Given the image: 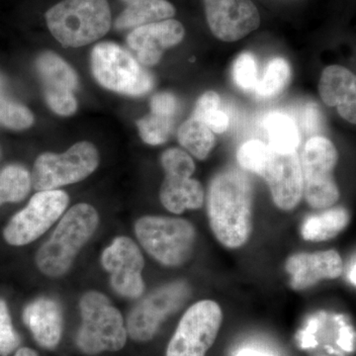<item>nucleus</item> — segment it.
<instances>
[{
	"label": "nucleus",
	"instance_id": "1",
	"mask_svg": "<svg viewBox=\"0 0 356 356\" xmlns=\"http://www.w3.org/2000/svg\"><path fill=\"white\" fill-rule=\"evenodd\" d=\"M211 229L225 247L238 248L252 233V189L247 175L236 170L220 172L208 191Z\"/></svg>",
	"mask_w": 356,
	"mask_h": 356
},
{
	"label": "nucleus",
	"instance_id": "2",
	"mask_svg": "<svg viewBox=\"0 0 356 356\" xmlns=\"http://www.w3.org/2000/svg\"><path fill=\"white\" fill-rule=\"evenodd\" d=\"M98 222V213L89 204L79 203L70 208L37 252L36 264L41 273L51 277L64 275L95 234Z\"/></svg>",
	"mask_w": 356,
	"mask_h": 356
},
{
	"label": "nucleus",
	"instance_id": "3",
	"mask_svg": "<svg viewBox=\"0 0 356 356\" xmlns=\"http://www.w3.org/2000/svg\"><path fill=\"white\" fill-rule=\"evenodd\" d=\"M46 21L60 44L79 48L108 33L111 11L107 0H63L47 11Z\"/></svg>",
	"mask_w": 356,
	"mask_h": 356
},
{
	"label": "nucleus",
	"instance_id": "4",
	"mask_svg": "<svg viewBox=\"0 0 356 356\" xmlns=\"http://www.w3.org/2000/svg\"><path fill=\"white\" fill-rule=\"evenodd\" d=\"M81 323L76 344L88 355L104 351H118L127 341V330L120 312L102 293L89 291L79 302Z\"/></svg>",
	"mask_w": 356,
	"mask_h": 356
},
{
	"label": "nucleus",
	"instance_id": "5",
	"mask_svg": "<svg viewBox=\"0 0 356 356\" xmlns=\"http://www.w3.org/2000/svg\"><path fill=\"white\" fill-rule=\"evenodd\" d=\"M135 233L149 255L166 266L188 261L195 243V229L179 218L146 216L136 222Z\"/></svg>",
	"mask_w": 356,
	"mask_h": 356
},
{
	"label": "nucleus",
	"instance_id": "6",
	"mask_svg": "<svg viewBox=\"0 0 356 356\" xmlns=\"http://www.w3.org/2000/svg\"><path fill=\"white\" fill-rule=\"evenodd\" d=\"M91 70L103 88L120 95L143 96L154 88V79L119 44L103 42L91 51Z\"/></svg>",
	"mask_w": 356,
	"mask_h": 356
},
{
	"label": "nucleus",
	"instance_id": "7",
	"mask_svg": "<svg viewBox=\"0 0 356 356\" xmlns=\"http://www.w3.org/2000/svg\"><path fill=\"white\" fill-rule=\"evenodd\" d=\"M99 165L95 145L79 142L64 154L46 153L35 161L32 184L37 191H54L58 187L81 181Z\"/></svg>",
	"mask_w": 356,
	"mask_h": 356
},
{
	"label": "nucleus",
	"instance_id": "8",
	"mask_svg": "<svg viewBox=\"0 0 356 356\" xmlns=\"http://www.w3.org/2000/svg\"><path fill=\"white\" fill-rule=\"evenodd\" d=\"M337 159L336 147L327 138L316 136L306 143L300 163L303 173V193L312 207H331L339 200V187L332 175Z\"/></svg>",
	"mask_w": 356,
	"mask_h": 356
},
{
	"label": "nucleus",
	"instance_id": "9",
	"mask_svg": "<svg viewBox=\"0 0 356 356\" xmlns=\"http://www.w3.org/2000/svg\"><path fill=\"white\" fill-rule=\"evenodd\" d=\"M222 322L221 308L212 300L192 305L180 320L166 356H205L212 348Z\"/></svg>",
	"mask_w": 356,
	"mask_h": 356
},
{
	"label": "nucleus",
	"instance_id": "10",
	"mask_svg": "<svg viewBox=\"0 0 356 356\" xmlns=\"http://www.w3.org/2000/svg\"><path fill=\"white\" fill-rule=\"evenodd\" d=\"M69 201L62 191H39L4 228L6 242L18 247L34 242L62 216Z\"/></svg>",
	"mask_w": 356,
	"mask_h": 356
},
{
	"label": "nucleus",
	"instance_id": "11",
	"mask_svg": "<svg viewBox=\"0 0 356 356\" xmlns=\"http://www.w3.org/2000/svg\"><path fill=\"white\" fill-rule=\"evenodd\" d=\"M189 287L184 281L158 288L134 307L127 318V334L136 341H151L168 316L184 305L189 296Z\"/></svg>",
	"mask_w": 356,
	"mask_h": 356
},
{
	"label": "nucleus",
	"instance_id": "12",
	"mask_svg": "<svg viewBox=\"0 0 356 356\" xmlns=\"http://www.w3.org/2000/svg\"><path fill=\"white\" fill-rule=\"evenodd\" d=\"M105 270L110 273V281L115 291L127 298H138L144 293L143 269L145 261L138 245L127 236H118L102 257Z\"/></svg>",
	"mask_w": 356,
	"mask_h": 356
},
{
	"label": "nucleus",
	"instance_id": "13",
	"mask_svg": "<svg viewBox=\"0 0 356 356\" xmlns=\"http://www.w3.org/2000/svg\"><path fill=\"white\" fill-rule=\"evenodd\" d=\"M47 104L60 116L76 113L77 102L74 92L79 86L76 72L53 51H44L35 63Z\"/></svg>",
	"mask_w": 356,
	"mask_h": 356
},
{
	"label": "nucleus",
	"instance_id": "14",
	"mask_svg": "<svg viewBox=\"0 0 356 356\" xmlns=\"http://www.w3.org/2000/svg\"><path fill=\"white\" fill-rule=\"evenodd\" d=\"M203 3L211 32L221 41H238L261 24L252 0H203Z\"/></svg>",
	"mask_w": 356,
	"mask_h": 356
},
{
	"label": "nucleus",
	"instance_id": "15",
	"mask_svg": "<svg viewBox=\"0 0 356 356\" xmlns=\"http://www.w3.org/2000/svg\"><path fill=\"white\" fill-rule=\"evenodd\" d=\"M259 175L268 184L277 207L289 211L298 205L303 196V173L296 152L278 154L273 151Z\"/></svg>",
	"mask_w": 356,
	"mask_h": 356
},
{
	"label": "nucleus",
	"instance_id": "16",
	"mask_svg": "<svg viewBox=\"0 0 356 356\" xmlns=\"http://www.w3.org/2000/svg\"><path fill=\"white\" fill-rule=\"evenodd\" d=\"M184 35V25L179 21L166 19L135 28L128 35L127 44L140 65L154 67L163 51L179 44Z\"/></svg>",
	"mask_w": 356,
	"mask_h": 356
},
{
	"label": "nucleus",
	"instance_id": "17",
	"mask_svg": "<svg viewBox=\"0 0 356 356\" xmlns=\"http://www.w3.org/2000/svg\"><path fill=\"white\" fill-rule=\"evenodd\" d=\"M286 270L291 275L290 286L294 290H304L317 284L318 281L339 277L343 264L336 250L301 252L288 259Z\"/></svg>",
	"mask_w": 356,
	"mask_h": 356
},
{
	"label": "nucleus",
	"instance_id": "18",
	"mask_svg": "<svg viewBox=\"0 0 356 356\" xmlns=\"http://www.w3.org/2000/svg\"><path fill=\"white\" fill-rule=\"evenodd\" d=\"M321 98L346 121L355 124L356 79L350 70L341 65H330L323 70L318 83Z\"/></svg>",
	"mask_w": 356,
	"mask_h": 356
},
{
	"label": "nucleus",
	"instance_id": "19",
	"mask_svg": "<svg viewBox=\"0 0 356 356\" xmlns=\"http://www.w3.org/2000/svg\"><path fill=\"white\" fill-rule=\"evenodd\" d=\"M23 320L37 343L51 350L60 343L63 334V314L57 302L42 297L26 307Z\"/></svg>",
	"mask_w": 356,
	"mask_h": 356
},
{
	"label": "nucleus",
	"instance_id": "20",
	"mask_svg": "<svg viewBox=\"0 0 356 356\" xmlns=\"http://www.w3.org/2000/svg\"><path fill=\"white\" fill-rule=\"evenodd\" d=\"M159 196L166 210L181 214L184 210L202 207L204 189L198 180L191 177L165 175Z\"/></svg>",
	"mask_w": 356,
	"mask_h": 356
},
{
	"label": "nucleus",
	"instance_id": "21",
	"mask_svg": "<svg viewBox=\"0 0 356 356\" xmlns=\"http://www.w3.org/2000/svg\"><path fill=\"white\" fill-rule=\"evenodd\" d=\"M127 7L115 21L118 30L135 29L140 26L170 19L175 8L168 0H123Z\"/></svg>",
	"mask_w": 356,
	"mask_h": 356
},
{
	"label": "nucleus",
	"instance_id": "22",
	"mask_svg": "<svg viewBox=\"0 0 356 356\" xmlns=\"http://www.w3.org/2000/svg\"><path fill=\"white\" fill-rule=\"evenodd\" d=\"M350 220V213L343 208L327 210L307 218L302 225V236L311 242L327 241L343 232Z\"/></svg>",
	"mask_w": 356,
	"mask_h": 356
},
{
	"label": "nucleus",
	"instance_id": "23",
	"mask_svg": "<svg viewBox=\"0 0 356 356\" xmlns=\"http://www.w3.org/2000/svg\"><path fill=\"white\" fill-rule=\"evenodd\" d=\"M264 129L268 137V146L278 154L296 152L300 135L296 123L286 114L273 112L264 119Z\"/></svg>",
	"mask_w": 356,
	"mask_h": 356
},
{
	"label": "nucleus",
	"instance_id": "24",
	"mask_svg": "<svg viewBox=\"0 0 356 356\" xmlns=\"http://www.w3.org/2000/svg\"><path fill=\"white\" fill-rule=\"evenodd\" d=\"M177 138L179 144L198 159L207 158L216 143L214 133L192 116L180 126Z\"/></svg>",
	"mask_w": 356,
	"mask_h": 356
},
{
	"label": "nucleus",
	"instance_id": "25",
	"mask_svg": "<svg viewBox=\"0 0 356 356\" xmlns=\"http://www.w3.org/2000/svg\"><path fill=\"white\" fill-rule=\"evenodd\" d=\"M32 179L21 165H8L0 172V205L19 202L29 193Z\"/></svg>",
	"mask_w": 356,
	"mask_h": 356
},
{
	"label": "nucleus",
	"instance_id": "26",
	"mask_svg": "<svg viewBox=\"0 0 356 356\" xmlns=\"http://www.w3.org/2000/svg\"><path fill=\"white\" fill-rule=\"evenodd\" d=\"M290 67L282 58H275L267 65L261 81H257L255 92L259 97L271 98L280 95L290 79Z\"/></svg>",
	"mask_w": 356,
	"mask_h": 356
},
{
	"label": "nucleus",
	"instance_id": "27",
	"mask_svg": "<svg viewBox=\"0 0 356 356\" xmlns=\"http://www.w3.org/2000/svg\"><path fill=\"white\" fill-rule=\"evenodd\" d=\"M175 119L154 113L147 115L137 121L140 138L146 144L152 146L163 144L172 135Z\"/></svg>",
	"mask_w": 356,
	"mask_h": 356
},
{
	"label": "nucleus",
	"instance_id": "28",
	"mask_svg": "<svg viewBox=\"0 0 356 356\" xmlns=\"http://www.w3.org/2000/svg\"><path fill=\"white\" fill-rule=\"evenodd\" d=\"M273 152L268 145L261 140H248L238 149L236 159L243 168L259 175L270 159Z\"/></svg>",
	"mask_w": 356,
	"mask_h": 356
},
{
	"label": "nucleus",
	"instance_id": "29",
	"mask_svg": "<svg viewBox=\"0 0 356 356\" xmlns=\"http://www.w3.org/2000/svg\"><path fill=\"white\" fill-rule=\"evenodd\" d=\"M33 123L34 116L27 107L13 102L0 91V124L13 130H24Z\"/></svg>",
	"mask_w": 356,
	"mask_h": 356
},
{
	"label": "nucleus",
	"instance_id": "30",
	"mask_svg": "<svg viewBox=\"0 0 356 356\" xmlns=\"http://www.w3.org/2000/svg\"><path fill=\"white\" fill-rule=\"evenodd\" d=\"M233 79L236 86L245 91L254 90L257 81V67L254 56L243 53L233 65Z\"/></svg>",
	"mask_w": 356,
	"mask_h": 356
},
{
	"label": "nucleus",
	"instance_id": "31",
	"mask_svg": "<svg viewBox=\"0 0 356 356\" xmlns=\"http://www.w3.org/2000/svg\"><path fill=\"white\" fill-rule=\"evenodd\" d=\"M161 165L165 175L191 177L195 172V163L188 154L179 149H168L161 154Z\"/></svg>",
	"mask_w": 356,
	"mask_h": 356
},
{
	"label": "nucleus",
	"instance_id": "32",
	"mask_svg": "<svg viewBox=\"0 0 356 356\" xmlns=\"http://www.w3.org/2000/svg\"><path fill=\"white\" fill-rule=\"evenodd\" d=\"M6 302L0 299V356H8L19 346Z\"/></svg>",
	"mask_w": 356,
	"mask_h": 356
},
{
	"label": "nucleus",
	"instance_id": "33",
	"mask_svg": "<svg viewBox=\"0 0 356 356\" xmlns=\"http://www.w3.org/2000/svg\"><path fill=\"white\" fill-rule=\"evenodd\" d=\"M178 110H179V102L177 96L172 93L159 92L152 98L151 113L175 118Z\"/></svg>",
	"mask_w": 356,
	"mask_h": 356
},
{
	"label": "nucleus",
	"instance_id": "34",
	"mask_svg": "<svg viewBox=\"0 0 356 356\" xmlns=\"http://www.w3.org/2000/svg\"><path fill=\"white\" fill-rule=\"evenodd\" d=\"M194 118L203 122L215 134L226 132L229 126L228 115L221 108H213L198 115H192Z\"/></svg>",
	"mask_w": 356,
	"mask_h": 356
},
{
	"label": "nucleus",
	"instance_id": "35",
	"mask_svg": "<svg viewBox=\"0 0 356 356\" xmlns=\"http://www.w3.org/2000/svg\"><path fill=\"white\" fill-rule=\"evenodd\" d=\"M304 129L308 134L321 132L323 126V115L317 104L307 105L303 115Z\"/></svg>",
	"mask_w": 356,
	"mask_h": 356
},
{
	"label": "nucleus",
	"instance_id": "36",
	"mask_svg": "<svg viewBox=\"0 0 356 356\" xmlns=\"http://www.w3.org/2000/svg\"><path fill=\"white\" fill-rule=\"evenodd\" d=\"M213 108H221V98L215 91H206L199 97L192 115L201 114Z\"/></svg>",
	"mask_w": 356,
	"mask_h": 356
},
{
	"label": "nucleus",
	"instance_id": "37",
	"mask_svg": "<svg viewBox=\"0 0 356 356\" xmlns=\"http://www.w3.org/2000/svg\"><path fill=\"white\" fill-rule=\"evenodd\" d=\"M355 332L350 327H343L339 330L337 344L346 351L355 350Z\"/></svg>",
	"mask_w": 356,
	"mask_h": 356
},
{
	"label": "nucleus",
	"instance_id": "38",
	"mask_svg": "<svg viewBox=\"0 0 356 356\" xmlns=\"http://www.w3.org/2000/svg\"><path fill=\"white\" fill-rule=\"evenodd\" d=\"M236 356H273L268 353H262V351L252 350V348H245L238 351Z\"/></svg>",
	"mask_w": 356,
	"mask_h": 356
},
{
	"label": "nucleus",
	"instance_id": "39",
	"mask_svg": "<svg viewBox=\"0 0 356 356\" xmlns=\"http://www.w3.org/2000/svg\"><path fill=\"white\" fill-rule=\"evenodd\" d=\"M14 356H38L36 351L31 350V348H23L16 351Z\"/></svg>",
	"mask_w": 356,
	"mask_h": 356
},
{
	"label": "nucleus",
	"instance_id": "40",
	"mask_svg": "<svg viewBox=\"0 0 356 356\" xmlns=\"http://www.w3.org/2000/svg\"><path fill=\"white\" fill-rule=\"evenodd\" d=\"M353 264H351L350 273H348V277H350V282L353 283V285H355V259L353 257Z\"/></svg>",
	"mask_w": 356,
	"mask_h": 356
},
{
	"label": "nucleus",
	"instance_id": "41",
	"mask_svg": "<svg viewBox=\"0 0 356 356\" xmlns=\"http://www.w3.org/2000/svg\"><path fill=\"white\" fill-rule=\"evenodd\" d=\"M0 91H2V79H1V77H0Z\"/></svg>",
	"mask_w": 356,
	"mask_h": 356
}]
</instances>
